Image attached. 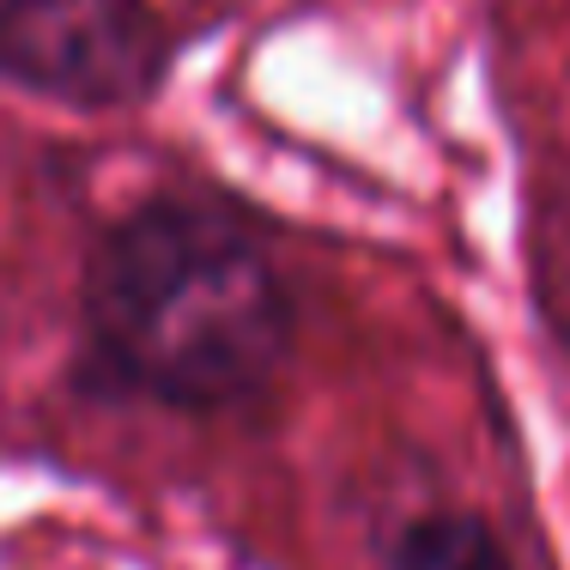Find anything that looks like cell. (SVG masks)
Instances as JSON below:
<instances>
[{
    "mask_svg": "<svg viewBox=\"0 0 570 570\" xmlns=\"http://www.w3.org/2000/svg\"><path fill=\"white\" fill-rule=\"evenodd\" d=\"M383 570H515L498 528L473 510H419L389 534Z\"/></svg>",
    "mask_w": 570,
    "mask_h": 570,
    "instance_id": "3957f363",
    "label": "cell"
},
{
    "mask_svg": "<svg viewBox=\"0 0 570 570\" xmlns=\"http://www.w3.org/2000/svg\"><path fill=\"white\" fill-rule=\"evenodd\" d=\"M292 285L274 249L213 200H140L79 274L86 389L165 413H243L292 358Z\"/></svg>",
    "mask_w": 570,
    "mask_h": 570,
    "instance_id": "6da1fadb",
    "label": "cell"
},
{
    "mask_svg": "<svg viewBox=\"0 0 570 570\" xmlns=\"http://www.w3.org/2000/svg\"><path fill=\"white\" fill-rule=\"evenodd\" d=\"M176 37L153 0H0V79L67 110H134L165 86Z\"/></svg>",
    "mask_w": 570,
    "mask_h": 570,
    "instance_id": "7a4b0ae2",
    "label": "cell"
}]
</instances>
